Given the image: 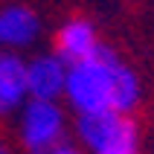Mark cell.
I'll return each mask as SVG.
<instances>
[{"mask_svg":"<svg viewBox=\"0 0 154 154\" xmlns=\"http://www.w3.org/2000/svg\"><path fill=\"white\" fill-rule=\"evenodd\" d=\"M61 102L67 111H73V116H85V113L134 116V111L143 102V82L140 73L119 52L102 44V50L87 61L70 64Z\"/></svg>","mask_w":154,"mask_h":154,"instance_id":"cell-1","label":"cell"},{"mask_svg":"<svg viewBox=\"0 0 154 154\" xmlns=\"http://www.w3.org/2000/svg\"><path fill=\"white\" fill-rule=\"evenodd\" d=\"M73 122L64 102H29L15 116V146L20 154H50L70 137Z\"/></svg>","mask_w":154,"mask_h":154,"instance_id":"cell-2","label":"cell"},{"mask_svg":"<svg viewBox=\"0 0 154 154\" xmlns=\"http://www.w3.org/2000/svg\"><path fill=\"white\" fill-rule=\"evenodd\" d=\"M73 134L87 154L111 151V148H140V125L128 113L73 116Z\"/></svg>","mask_w":154,"mask_h":154,"instance_id":"cell-3","label":"cell"},{"mask_svg":"<svg viewBox=\"0 0 154 154\" xmlns=\"http://www.w3.org/2000/svg\"><path fill=\"white\" fill-rule=\"evenodd\" d=\"M44 35V20L29 3L6 0L0 3V52L23 55Z\"/></svg>","mask_w":154,"mask_h":154,"instance_id":"cell-4","label":"cell"},{"mask_svg":"<svg viewBox=\"0 0 154 154\" xmlns=\"http://www.w3.org/2000/svg\"><path fill=\"white\" fill-rule=\"evenodd\" d=\"M67 70H70V64H64L52 50L29 55L26 58V90H29V99L61 102L64 99V87H67Z\"/></svg>","mask_w":154,"mask_h":154,"instance_id":"cell-5","label":"cell"},{"mask_svg":"<svg viewBox=\"0 0 154 154\" xmlns=\"http://www.w3.org/2000/svg\"><path fill=\"white\" fill-rule=\"evenodd\" d=\"M99 50H102V38H99V29H96V23L90 20V17L73 15V17H67V20L55 29L52 52H55L64 64L87 61Z\"/></svg>","mask_w":154,"mask_h":154,"instance_id":"cell-6","label":"cell"},{"mask_svg":"<svg viewBox=\"0 0 154 154\" xmlns=\"http://www.w3.org/2000/svg\"><path fill=\"white\" fill-rule=\"evenodd\" d=\"M26 102V58L15 52H0V119H15Z\"/></svg>","mask_w":154,"mask_h":154,"instance_id":"cell-7","label":"cell"},{"mask_svg":"<svg viewBox=\"0 0 154 154\" xmlns=\"http://www.w3.org/2000/svg\"><path fill=\"white\" fill-rule=\"evenodd\" d=\"M50 154H87V151L79 146V143H73V140H64V143H61V146H55Z\"/></svg>","mask_w":154,"mask_h":154,"instance_id":"cell-8","label":"cell"},{"mask_svg":"<svg viewBox=\"0 0 154 154\" xmlns=\"http://www.w3.org/2000/svg\"><path fill=\"white\" fill-rule=\"evenodd\" d=\"M0 154H20V151H17V146L6 137V134H0Z\"/></svg>","mask_w":154,"mask_h":154,"instance_id":"cell-9","label":"cell"},{"mask_svg":"<svg viewBox=\"0 0 154 154\" xmlns=\"http://www.w3.org/2000/svg\"><path fill=\"white\" fill-rule=\"evenodd\" d=\"M99 154H140V148H111V151H99Z\"/></svg>","mask_w":154,"mask_h":154,"instance_id":"cell-10","label":"cell"}]
</instances>
